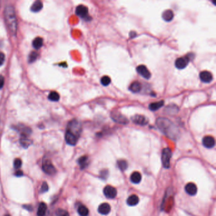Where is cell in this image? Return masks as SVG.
I'll return each instance as SVG.
<instances>
[{"instance_id": "cell-1", "label": "cell", "mask_w": 216, "mask_h": 216, "mask_svg": "<svg viewBox=\"0 0 216 216\" xmlns=\"http://www.w3.org/2000/svg\"><path fill=\"white\" fill-rule=\"evenodd\" d=\"M156 124L159 130L168 138L176 140L178 138L179 131L177 127L169 119L164 117L157 119Z\"/></svg>"}, {"instance_id": "cell-2", "label": "cell", "mask_w": 216, "mask_h": 216, "mask_svg": "<svg viewBox=\"0 0 216 216\" xmlns=\"http://www.w3.org/2000/svg\"><path fill=\"white\" fill-rule=\"evenodd\" d=\"M6 25L12 35H15L17 31V20L13 6H6L4 11Z\"/></svg>"}, {"instance_id": "cell-3", "label": "cell", "mask_w": 216, "mask_h": 216, "mask_svg": "<svg viewBox=\"0 0 216 216\" xmlns=\"http://www.w3.org/2000/svg\"><path fill=\"white\" fill-rule=\"evenodd\" d=\"M67 131L74 134L77 138H79L82 132V126L80 122L76 119L70 120L67 125Z\"/></svg>"}, {"instance_id": "cell-4", "label": "cell", "mask_w": 216, "mask_h": 216, "mask_svg": "<svg viewBox=\"0 0 216 216\" xmlns=\"http://www.w3.org/2000/svg\"><path fill=\"white\" fill-rule=\"evenodd\" d=\"M191 57H193V58L195 57V55L192 53L188 54L186 56H184L183 57L178 58L175 61L176 67L178 69H183L186 68L188 65L190 61L191 60Z\"/></svg>"}, {"instance_id": "cell-5", "label": "cell", "mask_w": 216, "mask_h": 216, "mask_svg": "<svg viewBox=\"0 0 216 216\" xmlns=\"http://www.w3.org/2000/svg\"><path fill=\"white\" fill-rule=\"evenodd\" d=\"M171 157H172L171 150L169 148H164L162 151V161L164 167L165 168L170 167V160Z\"/></svg>"}, {"instance_id": "cell-6", "label": "cell", "mask_w": 216, "mask_h": 216, "mask_svg": "<svg viewBox=\"0 0 216 216\" xmlns=\"http://www.w3.org/2000/svg\"><path fill=\"white\" fill-rule=\"evenodd\" d=\"M42 169L45 173L49 175H54L56 173V169L52 162L48 159L44 160L42 162Z\"/></svg>"}, {"instance_id": "cell-7", "label": "cell", "mask_w": 216, "mask_h": 216, "mask_svg": "<svg viewBox=\"0 0 216 216\" xmlns=\"http://www.w3.org/2000/svg\"><path fill=\"white\" fill-rule=\"evenodd\" d=\"M103 193L106 198L112 199L116 197L117 191V190L114 187L110 185H108L104 188Z\"/></svg>"}, {"instance_id": "cell-8", "label": "cell", "mask_w": 216, "mask_h": 216, "mask_svg": "<svg viewBox=\"0 0 216 216\" xmlns=\"http://www.w3.org/2000/svg\"><path fill=\"white\" fill-rule=\"evenodd\" d=\"M131 120L134 123L140 126H145L148 123V119L147 117L139 114L133 116Z\"/></svg>"}, {"instance_id": "cell-9", "label": "cell", "mask_w": 216, "mask_h": 216, "mask_svg": "<svg viewBox=\"0 0 216 216\" xmlns=\"http://www.w3.org/2000/svg\"><path fill=\"white\" fill-rule=\"evenodd\" d=\"M112 118L115 122H116L119 124H126L129 122L127 119L124 116H122L120 113L113 112L112 113Z\"/></svg>"}, {"instance_id": "cell-10", "label": "cell", "mask_w": 216, "mask_h": 216, "mask_svg": "<svg viewBox=\"0 0 216 216\" xmlns=\"http://www.w3.org/2000/svg\"><path fill=\"white\" fill-rule=\"evenodd\" d=\"M76 13L83 19H85L88 16V8L84 5H79L76 10Z\"/></svg>"}, {"instance_id": "cell-11", "label": "cell", "mask_w": 216, "mask_h": 216, "mask_svg": "<svg viewBox=\"0 0 216 216\" xmlns=\"http://www.w3.org/2000/svg\"><path fill=\"white\" fill-rule=\"evenodd\" d=\"M138 73L143 78L146 79H149L151 77V73L149 72L147 67L144 66V65H141L136 68Z\"/></svg>"}, {"instance_id": "cell-12", "label": "cell", "mask_w": 216, "mask_h": 216, "mask_svg": "<svg viewBox=\"0 0 216 216\" xmlns=\"http://www.w3.org/2000/svg\"><path fill=\"white\" fill-rule=\"evenodd\" d=\"M200 79L201 81H202L203 83H210L213 79V76L212 74L208 71H202L201 72L199 75Z\"/></svg>"}, {"instance_id": "cell-13", "label": "cell", "mask_w": 216, "mask_h": 216, "mask_svg": "<svg viewBox=\"0 0 216 216\" xmlns=\"http://www.w3.org/2000/svg\"><path fill=\"white\" fill-rule=\"evenodd\" d=\"M202 143L205 147L207 148H212L215 146V140L211 136H207L203 138Z\"/></svg>"}, {"instance_id": "cell-14", "label": "cell", "mask_w": 216, "mask_h": 216, "mask_svg": "<svg viewBox=\"0 0 216 216\" xmlns=\"http://www.w3.org/2000/svg\"><path fill=\"white\" fill-rule=\"evenodd\" d=\"M65 138H66V141L67 144L70 145L74 146L77 142L78 138L76 137V136L70 133V132L66 131V136H65Z\"/></svg>"}, {"instance_id": "cell-15", "label": "cell", "mask_w": 216, "mask_h": 216, "mask_svg": "<svg viewBox=\"0 0 216 216\" xmlns=\"http://www.w3.org/2000/svg\"><path fill=\"white\" fill-rule=\"evenodd\" d=\"M185 191L191 196L195 195L197 193V186L192 183L187 184L185 186Z\"/></svg>"}, {"instance_id": "cell-16", "label": "cell", "mask_w": 216, "mask_h": 216, "mask_svg": "<svg viewBox=\"0 0 216 216\" xmlns=\"http://www.w3.org/2000/svg\"><path fill=\"white\" fill-rule=\"evenodd\" d=\"M110 205L107 203H103L101 204L98 207V212L102 215H107L110 212Z\"/></svg>"}, {"instance_id": "cell-17", "label": "cell", "mask_w": 216, "mask_h": 216, "mask_svg": "<svg viewBox=\"0 0 216 216\" xmlns=\"http://www.w3.org/2000/svg\"><path fill=\"white\" fill-rule=\"evenodd\" d=\"M129 89L133 93H140L142 89V85L138 81H134L129 86Z\"/></svg>"}, {"instance_id": "cell-18", "label": "cell", "mask_w": 216, "mask_h": 216, "mask_svg": "<svg viewBox=\"0 0 216 216\" xmlns=\"http://www.w3.org/2000/svg\"><path fill=\"white\" fill-rule=\"evenodd\" d=\"M174 18V13L171 10H167L163 12L162 19L165 22H170Z\"/></svg>"}, {"instance_id": "cell-19", "label": "cell", "mask_w": 216, "mask_h": 216, "mask_svg": "<svg viewBox=\"0 0 216 216\" xmlns=\"http://www.w3.org/2000/svg\"><path fill=\"white\" fill-rule=\"evenodd\" d=\"M165 111L169 115H175L178 112L179 108L177 105L174 104H171L166 107V109H165Z\"/></svg>"}, {"instance_id": "cell-20", "label": "cell", "mask_w": 216, "mask_h": 216, "mask_svg": "<svg viewBox=\"0 0 216 216\" xmlns=\"http://www.w3.org/2000/svg\"><path fill=\"white\" fill-rule=\"evenodd\" d=\"M20 143L21 145L24 148H27L29 147L32 144V141L28 138L27 136H21V138L20 139Z\"/></svg>"}, {"instance_id": "cell-21", "label": "cell", "mask_w": 216, "mask_h": 216, "mask_svg": "<svg viewBox=\"0 0 216 216\" xmlns=\"http://www.w3.org/2000/svg\"><path fill=\"white\" fill-rule=\"evenodd\" d=\"M130 180L134 184H138L141 181V175L138 172H134L131 174Z\"/></svg>"}, {"instance_id": "cell-22", "label": "cell", "mask_w": 216, "mask_h": 216, "mask_svg": "<svg viewBox=\"0 0 216 216\" xmlns=\"http://www.w3.org/2000/svg\"><path fill=\"white\" fill-rule=\"evenodd\" d=\"M138 203H139V198L136 195H132L127 200V204L129 206H135Z\"/></svg>"}, {"instance_id": "cell-23", "label": "cell", "mask_w": 216, "mask_h": 216, "mask_svg": "<svg viewBox=\"0 0 216 216\" xmlns=\"http://www.w3.org/2000/svg\"><path fill=\"white\" fill-rule=\"evenodd\" d=\"M164 105V102L163 100L158 101V102L152 103L149 105V109L152 111H156L158 110Z\"/></svg>"}, {"instance_id": "cell-24", "label": "cell", "mask_w": 216, "mask_h": 216, "mask_svg": "<svg viewBox=\"0 0 216 216\" xmlns=\"http://www.w3.org/2000/svg\"><path fill=\"white\" fill-rule=\"evenodd\" d=\"M78 164L80 165L81 169L86 168L88 165V157L87 156H83L79 158L78 160Z\"/></svg>"}, {"instance_id": "cell-25", "label": "cell", "mask_w": 216, "mask_h": 216, "mask_svg": "<svg viewBox=\"0 0 216 216\" xmlns=\"http://www.w3.org/2000/svg\"><path fill=\"white\" fill-rule=\"evenodd\" d=\"M42 3L41 1H35L31 6V10L32 12H38L42 8Z\"/></svg>"}, {"instance_id": "cell-26", "label": "cell", "mask_w": 216, "mask_h": 216, "mask_svg": "<svg viewBox=\"0 0 216 216\" xmlns=\"http://www.w3.org/2000/svg\"><path fill=\"white\" fill-rule=\"evenodd\" d=\"M46 209H47V206L46 204L44 202H41L39 204L38 208V211L37 213L38 216H45L46 212Z\"/></svg>"}, {"instance_id": "cell-27", "label": "cell", "mask_w": 216, "mask_h": 216, "mask_svg": "<svg viewBox=\"0 0 216 216\" xmlns=\"http://www.w3.org/2000/svg\"><path fill=\"white\" fill-rule=\"evenodd\" d=\"M42 44H43V39L40 37L35 38L32 42L33 47L36 49H39V48H41V46H42Z\"/></svg>"}, {"instance_id": "cell-28", "label": "cell", "mask_w": 216, "mask_h": 216, "mask_svg": "<svg viewBox=\"0 0 216 216\" xmlns=\"http://www.w3.org/2000/svg\"><path fill=\"white\" fill-rule=\"evenodd\" d=\"M78 214L81 216H88L89 214L88 208L84 205H81L78 207Z\"/></svg>"}, {"instance_id": "cell-29", "label": "cell", "mask_w": 216, "mask_h": 216, "mask_svg": "<svg viewBox=\"0 0 216 216\" xmlns=\"http://www.w3.org/2000/svg\"><path fill=\"white\" fill-rule=\"evenodd\" d=\"M48 99L53 102H58L60 100V95L56 91H52L48 95Z\"/></svg>"}, {"instance_id": "cell-30", "label": "cell", "mask_w": 216, "mask_h": 216, "mask_svg": "<svg viewBox=\"0 0 216 216\" xmlns=\"http://www.w3.org/2000/svg\"><path fill=\"white\" fill-rule=\"evenodd\" d=\"M117 165L119 168L121 170H126L128 167V164L125 160H120L117 162Z\"/></svg>"}, {"instance_id": "cell-31", "label": "cell", "mask_w": 216, "mask_h": 216, "mask_svg": "<svg viewBox=\"0 0 216 216\" xmlns=\"http://www.w3.org/2000/svg\"><path fill=\"white\" fill-rule=\"evenodd\" d=\"M111 83V79L107 76H105L101 79V83L104 86H109Z\"/></svg>"}, {"instance_id": "cell-32", "label": "cell", "mask_w": 216, "mask_h": 216, "mask_svg": "<svg viewBox=\"0 0 216 216\" xmlns=\"http://www.w3.org/2000/svg\"><path fill=\"white\" fill-rule=\"evenodd\" d=\"M56 214L57 216H69V212L62 208H58L56 211Z\"/></svg>"}, {"instance_id": "cell-33", "label": "cell", "mask_w": 216, "mask_h": 216, "mask_svg": "<svg viewBox=\"0 0 216 216\" xmlns=\"http://www.w3.org/2000/svg\"><path fill=\"white\" fill-rule=\"evenodd\" d=\"M37 58H38L37 53L35 52H32L30 53L29 56V62L32 63L37 59Z\"/></svg>"}, {"instance_id": "cell-34", "label": "cell", "mask_w": 216, "mask_h": 216, "mask_svg": "<svg viewBox=\"0 0 216 216\" xmlns=\"http://www.w3.org/2000/svg\"><path fill=\"white\" fill-rule=\"evenodd\" d=\"M13 165H14V167H15V169H19L22 165V160L20 159H19V158H16L15 161H14Z\"/></svg>"}, {"instance_id": "cell-35", "label": "cell", "mask_w": 216, "mask_h": 216, "mask_svg": "<svg viewBox=\"0 0 216 216\" xmlns=\"http://www.w3.org/2000/svg\"><path fill=\"white\" fill-rule=\"evenodd\" d=\"M48 185L46 182H44L42 184L41 188V192L42 193H44L48 191Z\"/></svg>"}, {"instance_id": "cell-36", "label": "cell", "mask_w": 216, "mask_h": 216, "mask_svg": "<svg viewBox=\"0 0 216 216\" xmlns=\"http://www.w3.org/2000/svg\"><path fill=\"white\" fill-rule=\"evenodd\" d=\"M5 54L3 52H0V66H2L3 64V63L5 62Z\"/></svg>"}, {"instance_id": "cell-37", "label": "cell", "mask_w": 216, "mask_h": 216, "mask_svg": "<svg viewBox=\"0 0 216 216\" xmlns=\"http://www.w3.org/2000/svg\"><path fill=\"white\" fill-rule=\"evenodd\" d=\"M108 174H109V173H108V171L106 170H104L103 171L101 172V177L103 178V179H106L108 176Z\"/></svg>"}, {"instance_id": "cell-38", "label": "cell", "mask_w": 216, "mask_h": 216, "mask_svg": "<svg viewBox=\"0 0 216 216\" xmlns=\"http://www.w3.org/2000/svg\"><path fill=\"white\" fill-rule=\"evenodd\" d=\"M4 83H5V78L3 77V76H0V89H2L3 87Z\"/></svg>"}, {"instance_id": "cell-39", "label": "cell", "mask_w": 216, "mask_h": 216, "mask_svg": "<svg viewBox=\"0 0 216 216\" xmlns=\"http://www.w3.org/2000/svg\"><path fill=\"white\" fill-rule=\"evenodd\" d=\"M15 176H17V177H20V176H23V172L20 170H17V172H15Z\"/></svg>"}, {"instance_id": "cell-40", "label": "cell", "mask_w": 216, "mask_h": 216, "mask_svg": "<svg viewBox=\"0 0 216 216\" xmlns=\"http://www.w3.org/2000/svg\"><path fill=\"white\" fill-rule=\"evenodd\" d=\"M136 36V33L135 32L132 31V32H131L130 33H129V38H130L133 39V38H135Z\"/></svg>"}, {"instance_id": "cell-41", "label": "cell", "mask_w": 216, "mask_h": 216, "mask_svg": "<svg viewBox=\"0 0 216 216\" xmlns=\"http://www.w3.org/2000/svg\"><path fill=\"white\" fill-rule=\"evenodd\" d=\"M24 208H25V209L28 210L29 211H32V207L31 205H24Z\"/></svg>"}, {"instance_id": "cell-42", "label": "cell", "mask_w": 216, "mask_h": 216, "mask_svg": "<svg viewBox=\"0 0 216 216\" xmlns=\"http://www.w3.org/2000/svg\"><path fill=\"white\" fill-rule=\"evenodd\" d=\"M5 216H10V215H8V214H7V215H5Z\"/></svg>"}]
</instances>
